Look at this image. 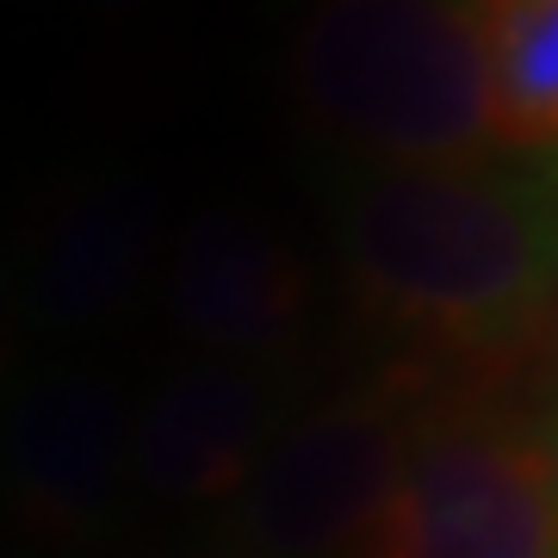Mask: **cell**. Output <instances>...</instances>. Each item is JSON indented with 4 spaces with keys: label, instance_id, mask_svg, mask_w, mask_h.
Here are the masks:
<instances>
[{
    "label": "cell",
    "instance_id": "cell-1",
    "mask_svg": "<svg viewBox=\"0 0 558 558\" xmlns=\"http://www.w3.org/2000/svg\"><path fill=\"white\" fill-rule=\"evenodd\" d=\"M323 211L354 323L410 366L484 379L558 341V168L336 161Z\"/></svg>",
    "mask_w": 558,
    "mask_h": 558
},
{
    "label": "cell",
    "instance_id": "cell-7",
    "mask_svg": "<svg viewBox=\"0 0 558 558\" xmlns=\"http://www.w3.org/2000/svg\"><path fill=\"white\" fill-rule=\"evenodd\" d=\"M311 260L248 205L211 199L186 211L161 260V323L193 360L292 373L311 336Z\"/></svg>",
    "mask_w": 558,
    "mask_h": 558
},
{
    "label": "cell",
    "instance_id": "cell-2",
    "mask_svg": "<svg viewBox=\"0 0 558 558\" xmlns=\"http://www.w3.org/2000/svg\"><path fill=\"white\" fill-rule=\"evenodd\" d=\"M286 81L348 168H472L502 149L472 0H311Z\"/></svg>",
    "mask_w": 558,
    "mask_h": 558
},
{
    "label": "cell",
    "instance_id": "cell-9",
    "mask_svg": "<svg viewBox=\"0 0 558 558\" xmlns=\"http://www.w3.org/2000/svg\"><path fill=\"white\" fill-rule=\"evenodd\" d=\"M490 62L497 143L558 168V0H472Z\"/></svg>",
    "mask_w": 558,
    "mask_h": 558
},
{
    "label": "cell",
    "instance_id": "cell-5",
    "mask_svg": "<svg viewBox=\"0 0 558 558\" xmlns=\"http://www.w3.org/2000/svg\"><path fill=\"white\" fill-rule=\"evenodd\" d=\"M137 398L87 354L25 366L0 398V521L38 558H112L137 509Z\"/></svg>",
    "mask_w": 558,
    "mask_h": 558
},
{
    "label": "cell",
    "instance_id": "cell-11",
    "mask_svg": "<svg viewBox=\"0 0 558 558\" xmlns=\"http://www.w3.org/2000/svg\"><path fill=\"white\" fill-rule=\"evenodd\" d=\"M534 428H539V453H546V472H553V490H558V385L534 410Z\"/></svg>",
    "mask_w": 558,
    "mask_h": 558
},
{
    "label": "cell",
    "instance_id": "cell-3",
    "mask_svg": "<svg viewBox=\"0 0 558 558\" xmlns=\"http://www.w3.org/2000/svg\"><path fill=\"white\" fill-rule=\"evenodd\" d=\"M435 373L391 366L304 403L230 509L199 521L186 558H360L403 478Z\"/></svg>",
    "mask_w": 558,
    "mask_h": 558
},
{
    "label": "cell",
    "instance_id": "cell-10",
    "mask_svg": "<svg viewBox=\"0 0 558 558\" xmlns=\"http://www.w3.org/2000/svg\"><path fill=\"white\" fill-rule=\"evenodd\" d=\"M25 341H32V329H25V299H20V260H7V248H0V398L25 373Z\"/></svg>",
    "mask_w": 558,
    "mask_h": 558
},
{
    "label": "cell",
    "instance_id": "cell-14",
    "mask_svg": "<svg viewBox=\"0 0 558 558\" xmlns=\"http://www.w3.org/2000/svg\"><path fill=\"white\" fill-rule=\"evenodd\" d=\"M0 558H7V553H0Z\"/></svg>",
    "mask_w": 558,
    "mask_h": 558
},
{
    "label": "cell",
    "instance_id": "cell-12",
    "mask_svg": "<svg viewBox=\"0 0 558 558\" xmlns=\"http://www.w3.org/2000/svg\"><path fill=\"white\" fill-rule=\"evenodd\" d=\"M87 13H143V7H156V0H75Z\"/></svg>",
    "mask_w": 558,
    "mask_h": 558
},
{
    "label": "cell",
    "instance_id": "cell-13",
    "mask_svg": "<svg viewBox=\"0 0 558 558\" xmlns=\"http://www.w3.org/2000/svg\"><path fill=\"white\" fill-rule=\"evenodd\" d=\"M156 558H161V553H156ZM168 558H186V553H168Z\"/></svg>",
    "mask_w": 558,
    "mask_h": 558
},
{
    "label": "cell",
    "instance_id": "cell-6",
    "mask_svg": "<svg viewBox=\"0 0 558 558\" xmlns=\"http://www.w3.org/2000/svg\"><path fill=\"white\" fill-rule=\"evenodd\" d=\"M168 236V186L137 161H94L44 199L20 260L25 329L44 348L94 341L137 311Z\"/></svg>",
    "mask_w": 558,
    "mask_h": 558
},
{
    "label": "cell",
    "instance_id": "cell-8",
    "mask_svg": "<svg viewBox=\"0 0 558 558\" xmlns=\"http://www.w3.org/2000/svg\"><path fill=\"white\" fill-rule=\"evenodd\" d=\"M299 410L304 403L292 373L180 354L137 398V435H131L137 509L180 515L193 534L248 490L267 447Z\"/></svg>",
    "mask_w": 558,
    "mask_h": 558
},
{
    "label": "cell",
    "instance_id": "cell-4",
    "mask_svg": "<svg viewBox=\"0 0 558 558\" xmlns=\"http://www.w3.org/2000/svg\"><path fill=\"white\" fill-rule=\"evenodd\" d=\"M360 558H558V490L534 416L484 379L435 385Z\"/></svg>",
    "mask_w": 558,
    "mask_h": 558
}]
</instances>
